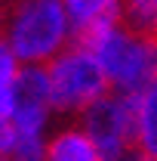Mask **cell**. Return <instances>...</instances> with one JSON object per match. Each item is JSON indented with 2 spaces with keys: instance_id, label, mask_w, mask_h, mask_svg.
I'll return each instance as SVG.
<instances>
[{
  "instance_id": "6da1fadb",
  "label": "cell",
  "mask_w": 157,
  "mask_h": 161,
  "mask_svg": "<svg viewBox=\"0 0 157 161\" xmlns=\"http://www.w3.org/2000/svg\"><path fill=\"white\" fill-rule=\"evenodd\" d=\"M0 37L6 40L19 65L43 68L71 43V25L62 0H19Z\"/></svg>"
},
{
  "instance_id": "7a4b0ae2",
  "label": "cell",
  "mask_w": 157,
  "mask_h": 161,
  "mask_svg": "<svg viewBox=\"0 0 157 161\" xmlns=\"http://www.w3.org/2000/svg\"><path fill=\"white\" fill-rule=\"evenodd\" d=\"M96 56L108 90L142 96L151 84H157V37L139 34L126 25H117L111 34L89 50Z\"/></svg>"
},
{
  "instance_id": "3957f363",
  "label": "cell",
  "mask_w": 157,
  "mask_h": 161,
  "mask_svg": "<svg viewBox=\"0 0 157 161\" xmlns=\"http://www.w3.org/2000/svg\"><path fill=\"white\" fill-rule=\"evenodd\" d=\"M77 127L83 136L96 146L102 161H120L136 149V130H139V96L114 93L89 102L77 115Z\"/></svg>"
},
{
  "instance_id": "277c9868",
  "label": "cell",
  "mask_w": 157,
  "mask_h": 161,
  "mask_svg": "<svg viewBox=\"0 0 157 161\" xmlns=\"http://www.w3.org/2000/svg\"><path fill=\"white\" fill-rule=\"evenodd\" d=\"M46 84H49V102L53 112L80 115L89 102L108 93V80L99 68L96 56L77 43H68L53 62L43 65Z\"/></svg>"
},
{
  "instance_id": "5b68a950",
  "label": "cell",
  "mask_w": 157,
  "mask_h": 161,
  "mask_svg": "<svg viewBox=\"0 0 157 161\" xmlns=\"http://www.w3.org/2000/svg\"><path fill=\"white\" fill-rule=\"evenodd\" d=\"M53 102H49V84L46 71L37 65H22L19 78L13 84V102H9V127L16 136H46L53 121Z\"/></svg>"
},
{
  "instance_id": "8992f818",
  "label": "cell",
  "mask_w": 157,
  "mask_h": 161,
  "mask_svg": "<svg viewBox=\"0 0 157 161\" xmlns=\"http://www.w3.org/2000/svg\"><path fill=\"white\" fill-rule=\"evenodd\" d=\"M46 161H102V155L77 124H68L46 136Z\"/></svg>"
},
{
  "instance_id": "52a82bcc",
  "label": "cell",
  "mask_w": 157,
  "mask_h": 161,
  "mask_svg": "<svg viewBox=\"0 0 157 161\" xmlns=\"http://www.w3.org/2000/svg\"><path fill=\"white\" fill-rule=\"evenodd\" d=\"M136 152H142L148 161H157V84H151V87L139 96Z\"/></svg>"
},
{
  "instance_id": "ba28073f",
  "label": "cell",
  "mask_w": 157,
  "mask_h": 161,
  "mask_svg": "<svg viewBox=\"0 0 157 161\" xmlns=\"http://www.w3.org/2000/svg\"><path fill=\"white\" fill-rule=\"evenodd\" d=\"M62 6L71 25V37L102 16H120V0H62Z\"/></svg>"
},
{
  "instance_id": "9c48e42d",
  "label": "cell",
  "mask_w": 157,
  "mask_h": 161,
  "mask_svg": "<svg viewBox=\"0 0 157 161\" xmlns=\"http://www.w3.org/2000/svg\"><path fill=\"white\" fill-rule=\"evenodd\" d=\"M120 16L126 28L157 37V0H120Z\"/></svg>"
},
{
  "instance_id": "30bf717a",
  "label": "cell",
  "mask_w": 157,
  "mask_h": 161,
  "mask_svg": "<svg viewBox=\"0 0 157 161\" xmlns=\"http://www.w3.org/2000/svg\"><path fill=\"white\" fill-rule=\"evenodd\" d=\"M19 59L13 56V50L6 47V40L0 37V108L9 115V102H13V84L19 78Z\"/></svg>"
},
{
  "instance_id": "8fae6325",
  "label": "cell",
  "mask_w": 157,
  "mask_h": 161,
  "mask_svg": "<svg viewBox=\"0 0 157 161\" xmlns=\"http://www.w3.org/2000/svg\"><path fill=\"white\" fill-rule=\"evenodd\" d=\"M6 161H46V136H16L13 133Z\"/></svg>"
},
{
  "instance_id": "7c38bea8",
  "label": "cell",
  "mask_w": 157,
  "mask_h": 161,
  "mask_svg": "<svg viewBox=\"0 0 157 161\" xmlns=\"http://www.w3.org/2000/svg\"><path fill=\"white\" fill-rule=\"evenodd\" d=\"M9 142H13V127H9V115L0 108V155L9 152Z\"/></svg>"
},
{
  "instance_id": "4fadbf2b",
  "label": "cell",
  "mask_w": 157,
  "mask_h": 161,
  "mask_svg": "<svg viewBox=\"0 0 157 161\" xmlns=\"http://www.w3.org/2000/svg\"><path fill=\"white\" fill-rule=\"evenodd\" d=\"M120 161H148V158H145L142 152H136V149H133L129 155H123V158H120Z\"/></svg>"
}]
</instances>
